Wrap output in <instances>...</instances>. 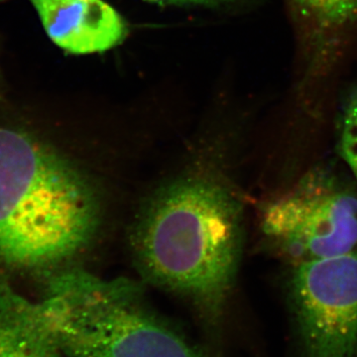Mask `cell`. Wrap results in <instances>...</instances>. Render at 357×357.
<instances>
[{"label":"cell","mask_w":357,"mask_h":357,"mask_svg":"<svg viewBox=\"0 0 357 357\" xmlns=\"http://www.w3.org/2000/svg\"><path fill=\"white\" fill-rule=\"evenodd\" d=\"M317 51L333 50L357 25V0H291Z\"/></svg>","instance_id":"ba28073f"},{"label":"cell","mask_w":357,"mask_h":357,"mask_svg":"<svg viewBox=\"0 0 357 357\" xmlns=\"http://www.w3.org/2000/svg\"><path fill=\"white\" fill-rule=\"evenodd\" d=\"M154 3L162 4V6H218L227 3L231 0H147Z\"/></svg>","instance_id":"30bf717a"},{"label":"cell","mask_w":357,"mask_h":357,"mask_svg":"<svg viewBox=\"0 0 357 357\" xmlns=\"http://www.w3.org/2000/svg\"><path fill=\"white\" fill-rule=\"evenodd\" d=\"M100 208L86 178L36 135L0 126V262H64L95 236Z\"/></svg>","instance_id":"7a4b0ae2"},{"label":"cell","mask_w":357,"mask_h":357,"mask_svg":"<svg viewBox=\"0 0 357 357\" xmlns=\"http://www.w3.org/2000/svg\"><path fill=\"white\" fill-rule=\"evenodd\" d=\"M299 357H357V249L292 265L288 279Z\"/></svg>","instance_id":"5b68a950"},{"label":"cell","mask_w":357,"mask_h":357,"mask_svg":"<svg viewBox=\"0 0 357 357\" xmlns=\"http://www.w3.org/2000/svg\"><path fill=\"white\" fill-rule=\"evenodd\" d=\"M262 229L291 265L344 255L357 246V197L332 174L312 170L268 204Z\"/></svg>","instance_id":"277c9868"},{"label":"cell","mask_w":357,"mask_h":357,"mask_svg":"<svg viewBox=\"0 0 357 357\" xmlns=\"http://www.w3.org/2000/svg\"><path fill=\"white\" fill-rule=\"evenodd\" d=\"M0 357H64L43 301L0 281Z\"/></svg>","instance_id":"52a82bcc"},{"label":"cell","mask_w":357,"mask_h":357,"mask_svg":"<svg viewBox=\"0 0 357 357\" xmlns=\"http://www.w3.org/2000/svg\"><path fill=\"white\" fill-rule=\"evenodd\" d=\"M338 147L342 159L357 178V88L351 91L342 109Z\"/></svg>","instance_id":"9c48e42d"},{"label":"cell","mask_w":357,"mask_h":357,"mask_svg":"<svg viewBox=\"0 0 357 357\" xmlns=\"http://www.w3.org/2000/svg\"><path fill=\"white\" fill-rule=\"evenodd\" d=\"M43 302L64 357H217L157 317L128 281L68 272Z\"/></svg>","instance_id":"3957f363"},{"label":"cell","mask_w":357,"mask_h":357,"mask_svg":"<svg viewBox=\"0 0 357 357\" xmlns=\"http://www.w3.org/2000/svg\"><path fill=\"white\" fill-rule=\"evenodd\" d=\"M45 31L75 55L109 50L126 39L128 26L103 0H29Z\"/></svg>","instance_id":"8992f818"},{"label":"cell","mask_w":357,"mask_h":357,"mask_svg":"<svg viewBox=\"0 0 357 357\" xmlns=\"http://www.w3.org/2000/svg\"><path fill=\"white\" fill-rule=\"evenodd\" d=\"M243 243L241 206L206 178L176 181L141 213L133 245L145 276L182 296L215 326L238 270Z\"/></svg>","instance_id":"6da1fadb"}]
</instances>
